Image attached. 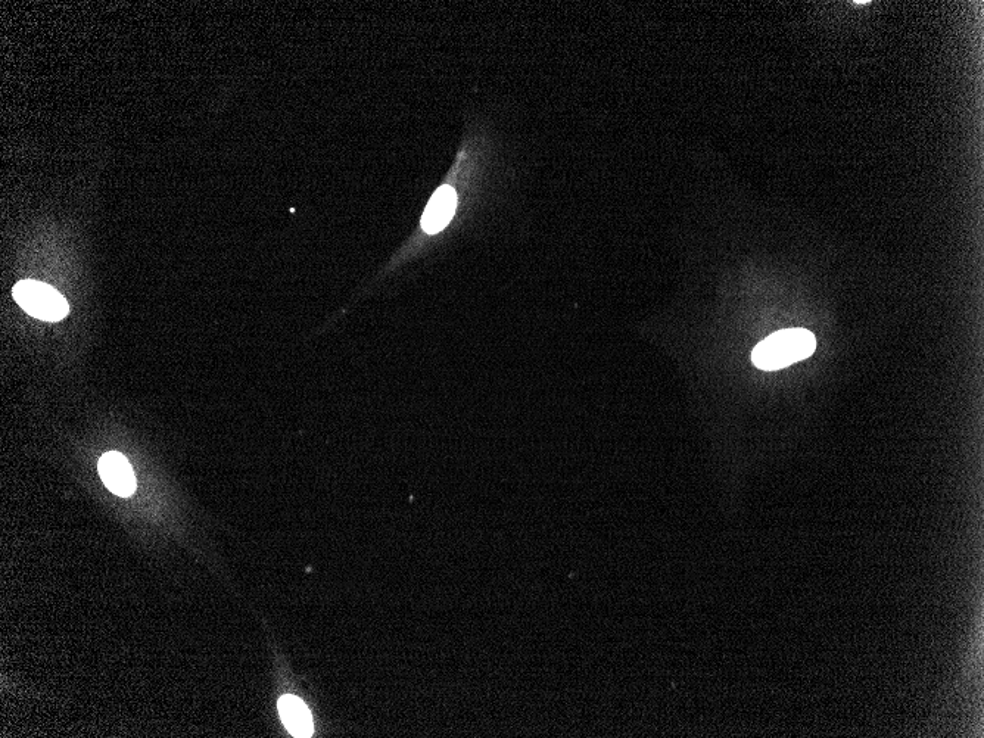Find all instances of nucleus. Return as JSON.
Returning a JSON list of instances; mask_svg holds the SVG:
<instances>
[{"label": "nucleus", "mask_w": 984, "mask_h": 738, "mask_svg": "<svg viewBox=\"0 0 984 738\" xmlns=\"http://www.w3.org/2000/svg\"><path fill=\"white\" fill-rule=\"evenodd\" d=\"M817 339L809 330L786 329L772 333L753 350L752 361L758 369L780 370L814 354Z\"/></svg>", "instance_id": "obj_1"}, {"label": "nucleus", "mask_w": 984, "mask_h": 738, "mask_svg": "<svg viewBox=\"0 0 984 738\" xmlns=\"http://www.w3.org/2000/svg\"><path fill=\"white\" fill-rule=\"evenodd\" d=\"M14 300L30 316L45 322H59L68 314V302L52 286L36 280H23L14 286Z\"/></svg>", "instance_id": "obj_2"}, {"label": "nucleus", "mask_w": 984, "mask_h": 738, "mask_svg": "<svg viewBox=\"0 0 984 738\" xmlns=\"http://www.w3.org/2000/svg\"><path fill=\"white\" fill-rule=\"evenodd\" d=\"M99 475L107 485L108 490L118 497H130L136 490V478L129 460L123 454H104L99 460Z\"/></svg>", "instance_id": "obj_3"}, {"label": "nucleus", "mask_w": 984, "mask_h": 738, "mask_svg": "<svg viewBox=\"0 0 984 738\" xmlns=\"http://www.w3.org/2000/svg\"><path fill=\"white\" fill-rule=\"evenodd\" d=\"M457 208V193L451 186H441L432 196L423 214L422 227L429 235L448 226Z\"/></svg>", "instance_id": "obj_4"}, {"label": "nucleus", "mask_w": 984, "mask_h": 738, "mask_svg": "<svg viewBox=\"0 0 984 738\" xmlns=\"http://www.w3.org/2000/svg\"><path fill=\"white\" fill-rule=\"evenodd\" d=\"M280 718L286 730L295 737H310L313 734V718L307 706L298 697L286 694L279 700Z\"/></svg>", "instance_id": "obj_5"}]
</instances>
